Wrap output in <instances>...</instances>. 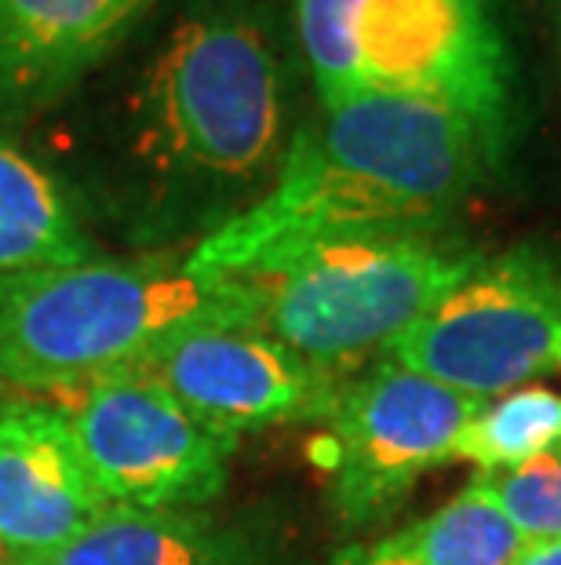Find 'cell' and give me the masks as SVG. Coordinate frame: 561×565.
Instances as JSON below:
<instances>
[{
	"mask_svg": "<svg viewBox=\"0 0 561 565\" xmlns=\"http://www.w3.org/2000/svg\"><path fill=\"white\" fill-rule=\"evenodd\" d=\"M106 198L147 242L208 237L256 204L289 150L284 66L237 0H190L103 110Z\"/></svg>",
	"mask_w": 561,
	"mask_h": 565,
	"instance_id": "6da1fadb",
	"label": "cell"
},
{
	"mask_svg": "<svg viewBox=\"0 0 561 565\" xmlns=\"http://www.w3.org/2000/svg\"><path fill=\"white\" fill-rule=\"evenodd\" d=\"M493 158V142L441 103L357 95L321 106L317 121L289 139L267 194L201 237L186 259L245 278L325 242L434 234Z\"/></svg>",
	"mask_w": 561,
	"mask_h": 565,
	"instance_id": "7a4b0ae2",
	"label": "cell"
},
{
	"mask_svg": "<svg viewBox=\"0 0 561 565\" xmlns=\"http://www.w3.org/2000/svg\"><path fill=\"white\" fill-rule=\"evenodd\" d=\"M245 278L197 270L179 252L85 259L0 278V383L69 391L142 369L205 324H248Z\"/></svg>",
	"mask_w": 561,
	"mask_h": 565,
	"instance_id": "3957f363",
	"label": "cell"
},
{
	"mask_svg": "<svg viewBox=\"0 0 561 565\" xmlns=\"http://www.w3.org/2000/svg\"><path fill=\"white\" fill-rule=\"evenodd\" d=\"M295 30L321 106L409 95L504 142L515 58L499 0H295Z\"/></svg>",
	"mask_w": 561,
	"mask_h": 565,
	"instance_id": "277c9868",
	"label": "cell"
},
{
	"mask_svg": "<svg viewBox=\"0 0 561 565\" xmlns=\"http://www.w3.org/2000/svg\"><path fill=\"white\" fill-rule=\"evenodd\" d=\"M482 263L438 234H376L292 252L245 274L248 324L328 376L387 354Z\"/></svg>",
	"mask_w": 561,
	"mask_h": 565,
	"instance_id": "5b68a950",
	"label": "cell"
},
{
	"mask_svg": "<svg viewBox=\"0 0 561 565\" xmlns=\"http://www.w3.org/2000/svg\"><path fill=\"white\" fill-rule=\"evenodd\" d=\"M482 405L390 358L343 383L310 445L339 519L350 525L384 519L427 471L456 460L463 427Z\"/></svg>",
	"mask_w": 561,
	"mask_h": 565,
	"instance_id": "8992f818",
	"label": "cell"
},
{
	"mask_svg": "<svg viewBox=\"0 0 561 565\" xmlns=\"http://www.w3.org/2000/svg\"><path fill=\"white\" fill-rule=\"evenodd\" d=\"M561 274L536 248L477 263L452 292L390 347L387 358L445 387L488 402L554 369Z\"/></svg>",
	"mask_w": 561,
	"mask_h": 565,
	"instance_id": "52a82bcc",
	"label": "cell"
},
{
	"mask_svg": "<svg viewBox=\"0 0 561 565\" xmlns=\"http://www.w3.org/2000/svg\"><path fill=\"white\" fill-rule=\"evenodd\" d=\"M63 394L88 475L110 508H201L223 492L237 441L190 416L153 372H106Z\"/></svg>",
	"mask_w": 561,
	"mask_h": 565,
	"instance_id": "ba28073f",
	"label": "cell"
},
{
	"mask_svg": "<svg viewBox=\"0 0 561 565\" xmlns=\"http://www.w3.org/2000/svg\"><path fill=\"white\" fill-rule=\"evenodd\" d=\"M142 369L153 372L190 416L234 441L273 424L321 419L343 387L339 376L306 365L252 324L190 329Z\"/></svg>",
	"mask_w": 561,
	"mask_h": 565,
	"instance_id": "9c48e42d",
	"label": "cell"
},
{
	"mask_svg": "<svg viewBox=\"0 0 561 565\" xmlns=\"http://www.w3.org/2000/svg\"><path fill=\"white\" fill-rule=\"evenodd\" d=\"M106 508L63 408L0 405V562L41 565Z\"/></svg>",
	"mask_w": 561,
	"mask_h": 565,
	"instance_id": "30bf717a",
	"label": "cell"
},
{
	"mask_svg": "<svg viewBox=\"0 0 561 565\" xmlns=\"http://www.w3.org/2000/svg\"><path fill=\"white\" fill-rule=\"evenodd\" d=\"M164 0H0V125L41 117L85 88Z\"/></svg>",
	"mask_w": 561,
	"mask_h": 565,
	"instance_id": "8fae6325",
	"label": "cell"
},
{
	"mask_svg": "<svg viewBox=\"0 0 561 565\" xmlns=\"http://www.w3.org/2000/svg\"><path fill=\"white\" fill-rule=\"evenodd\" d=\"M95 256L99 252L80 223L77 201L58 175L0 136V278Z\"/></svg>",
	"mask_w": 561,
	"mask_h": 565,
	"instance_id": "7c38bea8",
	"label": "cell"
},
{
	"mask_svg": "<svg viewBox=\"0 0 561 565\" xmlns=\"http://www.w3.org/2000/svg\"><path fill=\"white\" fill-rule=\"evenodd\" d=\"M41 565H245L230 533L197 508H106Z\"/></svg>",
	"mask_w": 561,
	"mask_h": 565,
	"instance_id": "4fadbf2b",
	"label": "cell"
},
{
	"mask_svg": "<svg viewBox=\"0 0 561 565\" xmlns=\"http://www.w3.org/2000/svg\"><path fill=\"white\" fill-rule=\"evenodd\" d=\"M521 536L477 478L445 508L373 544L343 547L328 565H510Z\"/></svg>",
	"mask_w": 561,
	"mask_h": 565,
	"instance_id": "5bb4252c",
	"label": "cell"
},
{
	"mask_svg": "<svg viewBox=\"0 0 561 565\" xmlns=\"http://www.w3.org/2000/svg\"><path fill=\"white\" fill-rule=\"evenodd\" d=\"M561 452V394L543 387H518L493 405H482L463 427L456 460H471L482 475Z\"/></svg>",
	"mask_w": 561,
	"mask_h": 565,
	"instance_id": "9a60e30c",
	"label": "cell"
},
{
	"mask_svg": "<svg viewBox=\"0 0 561 565\" xmlns=\"http://www.w3.org/2000/svg\"><path fill=\"white\" fill-rule=\"evenodd\" d=\"M493 492L521 544L561 540V452L540 456L499 475H477Z\"/></svg>",
	"mask_w": 561,
	"mask_h": 565,
	"instance_id": "2e32d148",
	"label": "cell"
},
{
	"mask_svg": "<svg viewBox=\"0 0 561 565\" xmlns=\"http://www.w3.org/2000/svg\"><path fill=\"white\" fill-rule=\"evenodd\" d=\"M510 565H561V540H536V544H521Z\"/></svg>",
	"mask_w": 561,
	"mask_h": 565,
	"instance_id": "e0dca14e",
	"label": "cell"
},
{
	"mask_svg": "<svg viewBox=\"0 0 561 565\" xmlns=\"http://www.w3.org/2000/svg\"><path fill=\"white\" fill-rule=\"evenodd\" d=\"M543 11H547V19H551V30L558 38V55H561V0H543Z\"/></svg>",
	"mask_w": 561,
	"mask_h": 565,
	"instance_id": "ac0fdd59",
	"label": "cell"
},
{
	"mask_svg": "<svg viewBox=\"0 0 561 565\" xmlns=\"http://www.w3.org/2000/svg\"><path fill=\"white\" fill-rule=\"evenodd\" d=\"M554 365L561 369V340H558V347H554Z\"/></svg>",
	"mask_w": 561,
	"mask_h": 565,
	"instance_id": "d6986e66",
	"label": "cell"
},
{
	"mask_svg": "<svg viewBox=\"0 0 561 565\" xmlns=\"http://www.w3.org/2000/svg\"><path fill=\"white\" fill-rule=\"evenodd\" d=\"M0 387H4V383H0Z\"/></svg>",
	"mask_w": 561,
	"mask_h": 565,
	"instance_id": "ffe728a7",
	"label": "cell"
},
{
	"mask_svg": "<svg viewBox=\"0 0 561 565\" xmlns=\"http://www.w3.org/2000/svg\"><path fill=\"white\" fill-rule=\"evenodd\" d=\"M0 565H4V562H0Z\"/></svg>",
	"mask_w": 561,
	"mask_h": 565,
	"instance_id": "44dd1931",
	"label": "cell"
}]
</instances>
